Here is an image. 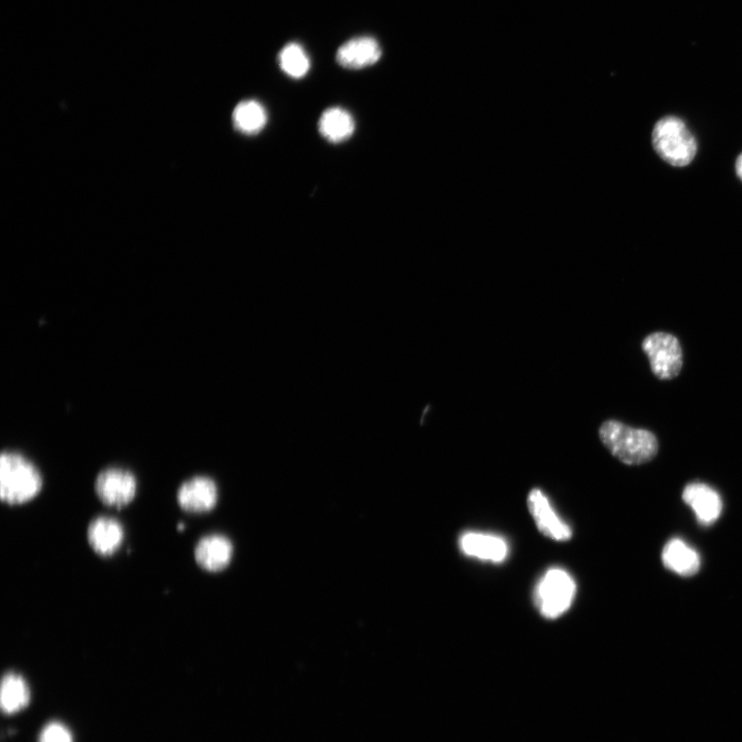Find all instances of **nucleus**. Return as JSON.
<instances>
[{
  "label": "nucleus",
  "mask_w": 742,
  "mask_h": 742,
  "mask_svg": "<svg viewBox=\"0 0 742 742\" xmlns=\"http://www.w3.org/2000/svg\"><path fill=\"white\" fill-rule=\"evenodd\" d=\"M599 437L603 446L626 465L646 464L659 452V443L653 432L617 420L605 421L599 429Z\"/></svg>",
  "instance_id": "f257e3e1"
},
{
  "label": "nucleus",
  "mask_w": 742,
  "mask_h": 742,
  "mask_svg": "<svg viewBox=\"0 0 742 742\" xmlns=\"http://www.w3.org/2000/svg\"><path fill=\"white\" fill-rule=\"evenodd\" d=\"M44 479L38 466L19 452L0 456V498L10 505L30 502L39 496Z\"/></svg>",
  "instance_id": "f03ea898"
},
{
  "label": "nucleus",
  "mask_w": 742,
  "mask_h": 742,
  "mask_svg": "<svg viewBox=\"0 0 742 742\" xmlns=\"http://www.w3.org/2000/svg\"><path fill=\"white\" fill-rule=\"evenodd\" d=\"M577 583L560 567L548 569L534 591L536 609L543 618L556 620L569 611L577 596Z\"/></svg>",
  "instance_id": "7ed1b4c3"
},
{
  "label": "nucleus",
  "mask_w": 742,
  "mask_h": 742,
  "mask_svg": "<svg viewBox=\"0 0 742 742\" xmlns=\"http://www.w3.org/2000/svg\"><path fill=\"white\" fill-rule=\"evenodd\" d=\"M653 146L665 162L677 167L689 165L697 154L693 134L678 117L668 116L657 122L653 130Z\"/></svg>",
  "instance_id": "20e7f679"
},
{
  "label": "nucleus",
  "mask_w": 742,
  "mask_h": 742,
  "mask_svg": "<svg viewBox=\"0 0 742 742\" xmlns=\"http://www.w3.org/2000/svg\"><path fill=\"white\" fill-rule=\"evenodd\" d=\"M643 350L659 380L669 381L681 374L683 349L677 336L667 332L651 333L643 342Z\"/></svg>",
  "instance_id": "39448f33"
},
{
  "label": "nucleus",
  "mask_w": 742,
  "mask_h": 742,
  "mask_svg": "<svg viewBox=\"0 0 742 742\" xmlns=\"http://www.w3.org/2000/svg\"><path fill=\"white\" fill-rule=\"evenodd\" d=\"M138 488V480L133 472L116 466L101 470L94 482L99 501L113 509L127 507L137 497Z\"/></svg>",
  "instance_id": "423d86ee"
},
{
  "label": "nucleus",
  "mask_w": 742,
  "mask_h": 742,
  "mask_svg": "<svg viewBox=\"0 0 742 742\" xmlns=\"http://www.w3.org/2000/svg\"><path fill=\"white\" fill-rule=\"evenodd\" d=\"M527 505L539 532L557 543L570 541L571 527L556 513L548 496L542 490L532 489L528 494Z\"/></svg>",
  "instance_id": "0eeeda50"
},
{
  "label": "nucleus",
  "mask_w": 742,
  "mask_h": 742,
  "mask_svg": "<svg viewBox=\"0 0 742 742\" xmlns=\"http://www.w3.org/2000/svg\"><path fill=\"white\" fill-rule=\"evenodd\" d=\"M176 498L183 511L190 514H205L215 509L219 490L213 479L196 476L179 487Z\"/></svg>",
  "instance_id": "6e6552de"
},
{
  "label": "nucleus",
  "mask_w": 742,
  "mask_h": 742,
  "mask_svg": "<svg viewBox=\"0 0 742 742\" xmlns=\"http://www.w3.org/2000/svg\"><path fill=\"white\" fill-rule=\"evenodd\" d=\"M459 548L469 558L493 564L504 562L510 554L509 544L503 537L487 532H464L459 538Z\"/></svg>",
  "instance_id": "1a4fd4ad"
},
{
  "label": "nucleus",
  "mask_w": 742,
  "mask_h": 742,
  "mask_svg": "<svg viewBox=\"0 0 742 742\" xmlns=\"http://www.w3.org/2000/svg\"><path fill=\"white\" fill-rule=\"evenodd\" d=\"M87 541L94 553L100 557H111L125 541L124 526L113 517L98 516L88 525Z\"/></svg>",
  "instance_id": "9d476101"
},
{
  "label": "nucleus",
  "mask_w": 742,
  "mask_h": 742,
  "mask_svg": "<svg viewBox=\"0 0 742 742\" xmlns=\"http://www.w3.org/2000/svg\"><path fill=\"white\" fill-rule=\"evenodd\" d=\"M683 499L693 510L698 522L703 526L715 524L723 511V502L719 493L702 483L686 486Z\"/></svg>",
  "instance_id": "9b49d317"
},
{
  "label": "nucleus",
  "mask_w": 742,
  "mask_h": 742,
  "mask_svg": "<svg viewBox=\"0 0 742 742\" xmlns=\"http://www.w3.org/2000/svg\"><path fill=\"white\" fill-rule=\"evenodd\" d=\"M232 556L233 545L230 539L222 534L201 537L194 549V559L197 565L209 572H218L227 568Z\"/></svg>",
  "instance_id": "f8f14e48"
},
{
  "label": "nucleus",
  "mask_w": 742,
  "mask_h": 742,
  "mask_svg": "<svg viewBox=\"0 0 742 742\" xmlns=\"http://www.w3.org/2000/svg\"><path fill=\"white\" fill-rule=\"evenodd\" d=\"M382 57L379 43L370 37H361L345 43L336 54L337 63L349 70H361L376 64Z\"/></svg>",
  "instance_id": "ddd939ff"
},
{
  "label": "nucleus",
  "mask_w": 742,
  "mask_h": 742,
  "mask_svg": "<svg viewBox=\"0 0 742 742\" xmlns=\"http://www.w3.org/2000/svg\"><path fill=\"white\" fill-rule=\"evenodd\" d=\"M662 560L668 570L684 578L695 576L701 565L698 553L680 538H673L666 544Z\"/></svg>",
  "instance_id": "4468645a"
},
{
  "label": "nucleus",
  "mask_w": 742,
  "mask_h": 742,
  "mask_svg": "<svg viewBox=\"0 0 742 742\" xmlns=\"http://www.w3.org/2000/svg\"><path fill=\"white\" fill-rule=\"evenodd\" d=\"M318 126L321 136L332 144H340L349 140L355 131V121L352 115L342 108L326 110Z\"/></svg>",
  "instance_id": "2eb2a0df"
},
{
  "label": "nucleus",
  "mask_w": 742,
  "mask_h": 742,
  "mask_svg": "<svg viewBox=\"0 0 742 742\" xmlns=\"http://www.w3.org/2000/svg\"><path fill=\"white\" fill-rule=\"evenodd\" d=\"M30 689L21 674L9 671L5 674L0 690V703L2 710L7 715H14L22 710L30 702Z\"/></svg>",
  "instance_id": "dca6fc26"
},
{
  "label": "nucleus",
  "mask_w": 742,
  "mask_h": 742,
  "mask_svg": "<svg viewBox=\"0 0 742 742\" xmlns=\"http://www.w3.org/2000/svg\"><path fill=\"white\" fill-rule=\"evenodd\" d=\"M233 123L240 132L254 136L263 130L267 122L264 107L256 100H245L233 111Z\"/></svg>",
  "instance_id": "f3484780"
},
{
  "label": "nucleus",
  "mask_w": 742,
  "mask_h": 742,
  "mask_svg": "<svg viewBox=\"0 0 742 742\" xmlns=\"http://www.w3.org/2000/svg\"><path fill=\"white\" fill-rule=\"evenodd\" d=\"M282 71L293 79L305 77L311 69V61L306 51L296 44H288L280 53Z\"/></svg>",
  "instance_id": "a211bd4d"
},
{
  "label": "nucleus",
  "mask_w": 742,
  "mask_h": 742,
  "mask_svg": "<svg viewBox=\"0 0 742 742\" xmlns=\"http://www.w3.org/2000/svg\"><path fill=\"white\" fill-rule=\"evenodd\" d=\"M39 742H74V737L70 729L62 723L51 722L43 728Z\"/></svg>",
  "instance_id": "6ab92c4d"
},
{
  "label": "nucleus",
  "mask_w": 742,
  "mask_h": 742,
  "mask_svg": "<svg viewBox=\"0 0 742 742\" xmlns=\"http://www.w3.org/2000/svg\"><path fill=\"white\" fill-rule=\"evenodd\" d=\"M736 173L739 179L742 181V154L738 157L736 161Z\"/></svg>",
  "instance_id": "aec40b11"
},
{
  "label": "nucleus",
  "mask_w": 742,
  "mask_h": 742,
  "mask_svg": "<svg viewBox=\"0 0 742 742\" xmlns=\"http://www.w3.org/2000/svg\"><path fill=\"white\" fill-rule=\"evenodd\" d=\"M177 528H178L179 531H184L185 530V524L184 523H180Z\"/></svg>",
  "instance_id": "412c9836"
}]
</instances>
